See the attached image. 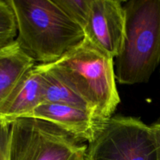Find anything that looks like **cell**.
<instances>
[{
  "instance_id": "obj_1",
  "label": "cell",
  "mask_w": 160,
  "mask_h": 160,
  "mask_svg": "<svg viewBox=\"0 0 160 160\" xmlns=\"http://www.w3.org/2000/svg\"><path fill=\"white\" fill-rule=\"evenodd\" d=\"M17 26L16 41L34 62L51 64L85 38L82 28L52 0H8Z\"/></svg>"
},
{
  "instance_id": "obj_2",
  "label": "cell",
  "mask_w": 160,
  "mask_h": 160,
  "mask_svg": "<svg viewBox=\"0 0 160 160\" xmlns=\"http://www.w3.org/2000/svg\"><path fill=\"white\" fill-rule=\"evenodd\" d=\"M48 65L90 105L97 120L105 123L112 117L120 102L113 58L85 38L70 52Z\"/></svg>"
},
{
  "instance_id": "obj_3",
  "label": "cell",
  "mask_w": 160,
  "mask_h": 160,
  "mask_svg": "<svg viewBox=\"0 0 160 160\" xmlns=\"http://www.w3.org/2000/svg\"><path fill=\"white\" fill-rule=\"evenodd\" d=\"M125 36L114 62L120 84L146 83L160 64V0H131L123 5Z\"/></svg>"
},
{
  "instance_id": "obj_4",
  "label": "cell",
  "mask_w": 160,
  "mask_h": 160,
  "mask_svg": "<svg viewBox=\"0 0 160 160\" xmlns=\"http://www.w3.org/2000/svg\"><path fill=\"white\" fill-rule=\"evenodd\" d=\"M85 160H157L151 126L135 117H112L88 143Z\"/></svg>"
},
{
  "instance_id": "obj_5",
  "label": "cell",
  "mask_w": 160,
  "mask_h": 160,
  "mask_svg": "<svg viewBox=\"0 0 160 160\" xmlns=\"http://www.w3.org/2000/svg\"><path fill=\"white\" fill-rule=\"evenodd\" d=\"M86 149L48 122L22 118L11 123L9 160H75Z\"/></svg>"
},
{
  "instance_id": "obj_6",
  "label": "cell",
  "mask_w": 160,
  "mask_h": 160,
  "mask_svg": "<svg viewBox=\"0 0 160 160\" xmlns=\"http://www.w3.org/2000/svg\"><path fill=\"white\" fill-rule=\"evenodd\" d=\"M123 2L92 0L88 22L84 30L86 38L112 58L121 51L125 36Z\"/></svg>"
},
{
  "instance_id": "obj_7",
  "label": "cell",
  "mask_w": 160,
  "mask_h": 160,
  "mask_svg": "<svg viewBox=\"0 0 160 160\" xmlns=\"http://www.w3.org/2000/svg\"><path fill=\"white\" fill-rule=\"evenodd\" d=\"M28 118L56 125L78 142L90 143L103 125L90 112L65 105L44 102Z\"/></svg>"
},
{
  "instance_id": "obj_8",
  "label": "cell",
  "mask_w": 160,
  "mask_h": 160,
  "mask_svg": "<svg viewBox=\"0 0 160 160\" xmlns=\"http://www.w3.org/2000/svg\"><path fill=\"white\" fill-rule=\"evenodd\" d=\"M44 102L42 73L38 65L28 70L0 105V120L12 123L28 118Z\"/></svg>"
},
{
  "instance_id": "obj_9",
  "label": "cell",
  "mask_w": 160,
  "mask_h": 160,
  "mask_svg": "<svg viewBox=\"0 0 160 160\" xmlns=\"http://www.w3.org/2000/svg\"><path fill=\"white\" fill-rule=\"evenodd\" d=\"M34 62L16 40L0 48V105Z\"/></svg>"
},
{
  "instance_id": "obj_10",
  "label": "cell",
  "mask_w": 160,
  "mask_h": 160,
  "mask_svg": "<svg viewBox=\"0 0 160 160\" xmlns=\"http://www.w3.org/2000/svg\"><path fill=\"white\" fill-rule=\"evenodd\" d=\"M42 70L44 102L65 105L79 108L92 113L90 105L73 92L49 67L48 64H38ZM43 102V103H44ZM94 116V115H93Z\"/></svg>"
},
{
  "instance_id": "obj_11",
  "label": "cell",
  "mask_w": 160,
  "mask_h": 160,
  "mask_svg": "<svg viewBox=\"0 0 160 160\" xmlns=\"http://www.w3.org/2000/svg\"><path fill=\"white\" fill-rule=\"evenodd\" d=\"M17 26L13 10L8 0H0V48L17 39Z\"/></svg>"
},
{
  "instance_id": "obj_12",
  "label": "cell",
  "mask_w": 160,
  "mask_h": 160,
  "mask_svg": "<svg viewBox=\"0 0 160 160\" xmlns=\"http://www.w3.org/2000/svg\"><path fill=\"white\" fill-rule=\"evenodd\" d=\"M83 31L88 22L92 0H53Z\"/></svg>"
},
{
  "instance_id": "obj_13",
  "label": "cell",
  "mask_w": 160,
  "mask_h": 160,
  "mask_svg": "<svg viewBox=\"0 0 160 160\" xmlns=\"http://www.w3.org/2000/svg\"><path fill=\"white\" fill-rule=\"evenodd\" d=\"M11 123L0 120V160H9Z\"/></svg>"
},
{
  "instance_id": "obj_14",
  "label": "cell",
  "mask_w": 160,
  "mask_h": 160,
  "mask_svg": "<svg viewBox=\"0 0 160 160\" xmlns=\"http://www.w3.org/2000/svg\"><path fill=\"white\" fill-rule=\"evenodd\" d=\"M156 141V150H157V160H160V121L156 122L151 125Z\"/></svg>"
},
{
  "instance_id": "obj_15",
  "label": "cell",
  "mask_w": 160,
  "mask_h": 160,
  "mask_svg": "<svg viewBox=\"0 0 160 160\" xmlns=\"http://www.w3.org/2000/svg\"><path fill=\"white\" fill-rule=\"evenodd\" d=\"M75 160H85V153H84V154L81 155V156H79V157L77 158Z\"/></svg>"
}]
</instances>
